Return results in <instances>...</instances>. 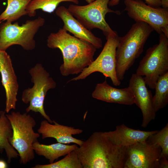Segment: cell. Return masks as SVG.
Returning a JSON list of instances; mask_svg holds the SVG:
<instances>
[{"mask_svg": "<svg viewBox=\"0 0 168 168\" xmlns=\"http://www.w3.org/2000/svg\"><path fill=\"white\" fill-rule=\"evenodd\" d=\"M147 4L155 7H161V0H144ZM121 0H110L108 3L109 6H114L118 5Z\"/></svg>", "mask_w": 168, "mask_h": 168, "instance_id": "d4e9b609", "label": "cell"}, {"mask_svg": "<svg viewBox=\"0 0 168 168\" xmlns=\"http://www.w3.org/2000/svg\"><path fill=\"white\" fill-rule=\"evenodd\" d=\"M118 35H110L106 37V42L97 58L85 68L77 77L68 81L85 79L93 73H102L106 77H109L113 84L119 86L121 82L118 79L116 72V51L119 44Z\"/></svg>", "mask_w": 168, "mask_h": 168, "instance_id": "9c48e42d", "label": "cell"}, {"mask_svg": "<svg viewBox=\"0 0 168 168\" xmlns=\"http://www.w3.org/2000/svg\"><path fill=\"white\" fill-rule=\"evenodd\" d=\"M161 152L147 140L127 147L123 168H159Z\"/></svg>", "mask_w": 168, "mask_h": 168, "instance_id": "8fae6325", "label": "cell"}, {"mask_svg": "<svg viewBox=\"0 0 168 168\" xmlns=\"http://www.w3.org/2000/svg\"><path fill=\"white\" fill-rule=\"evenodd\" d=\"M0 72L2 83L6 93L5 111L8 113L11 110L16 109L19 87L17 77L12 66L10 56L2 66Z\"/></svg>", "mask_w": 168, "mask_h": 168, "instance_id": "e0dca14e", "label": "cell"}, {"mask_svg": "<svg viewBox=\"0 0 168 168\" xmlns=\"http://www.w3.org/2000/svg\"><path fill=\"white\" fill-rule=\"evenodd\" d=\"M56 15L63 21V28L74 36L86 41L92 44L96 49L102 47L101 39L96 36L91 30L87 29L79 22L64 6L58 7L55 10Z\"/></svg>", "mask_w": 168, "mask_h": 168, "instance_id": "4fadbf2b", "label": "cell"}, {"mask_svg": "<svg viewBox=\"0 0 168 168\" xmlns=\"http://www.w3.org/2000/svg\"><path fill=\"white\" fill-rule=\"evenodd\" d=\"M153 30L148 24L136 21L124 36L119 37L116 51V72L119 80L124 79L126 71L142 53L144 45Z\"/></svg>", "mask_w": 168, "mask_h": 168, "instance_id": "3957f363", "label": "cell"}, {"mask_svg": "<svg viewBox=\"0 0 168 168\" xmlns=\"http://www.w3.org/2000/svg\"><path fill=\"white\" fill-rule=\"evenodd\" d=\"M7 167V165L4 161L0 160V168H6Z\"/></svg>", "mask_w": 168, "mask_h": 168, "instance_id": "f1b7e54d", "label": "cell"}, {"mask_svg": "<svg viewBox=\"0 0 168 168\" xmlns=\"http://www.w3.org/2000/svg\"><path fill=\"white\" fill-rule=\"evenodd\" d=\"M6 115L13 130L11 144L19 154L20 163L26 165L34 159L33 144L40 137V134L34 130L36 121L26 112L21 114L13 111Z\"/></svg>", "mask_w": 168, "mask_h": 168, "instance_id": "277c9868", "label": "cell"}, {"mask_svg": "<svg viewBox=\"0 0 168 168\" xmlns=\"http://www.w3.org/2000/svg\"><path fill=\"white\" fill-rule=\"evenodd\" d=\"M110 0H94L85 5L70 4L68 8L71 14L87 29H94L101 30L106 37L110 35L118 34L106 22V15L113 13L119 15V11L109 8L108 3Z\"/></svg>", "mask_w": 168, "mask_h": 168, "instance_id": "ba28073f", "label": "cell"}, {"mask_svg": "<svg viewBox=\"0 0 168 168\" xmlns=\"http://www.w3.org/2000/svg\"><path fill=\"white\" fill-rule=\"evenodd\" d=\"M161 4L162 7L168 8V0H161Z\"/></svg>", "mask_w": 168, "mask_h": 168, "instance_id": "83f0119b", "label": "cell"}, {"mask_svg": "<svg viewBox=\"0 0 168 168\" xmlns=\"http://www.w3.org/2000/svg\"><path fill=\"white\" fill-rule=\"evenodd\" d=\"M63 2H70L76 4H78L79 0H31L26 7L27 15L30 17L35 16L36 10H41L48 13H52L58 5Z\"/></svg>", "mask_w": 168, "mask_h": 168, "instance_id": "7402d4cb", "label": "cell"}, {"mask_svg": "<svg viewBox=\"0 0 168 168\" xmlns=\"http://www.w3.org/2000/svg\"><path fill=\"white\" fill-rule=\"evenodd\" d=\"M154 89L153 105L156 112L166 107L168 103V72L158 79Z\"/></svg>", "mask_w": 168, "mask_h": 168, "instance_id": "44dd1931", "label": "cell"}, {"mask_svg": "<svg viewBox=\"0 0 168 168\" xmlns=\"http://www.w3.org/2000/svg\"><path fill=\"white\" fill-rule=\"evenodd\" d=\"M86 0V1L87 3H89L94 1V0Z\"/></svg>", "mask_w": 168, "mask_h": 168, "instance_id": "f546056e", "label": "cell"}, {"mask_svg": "<svg viewBox=\"0 0 168 168\" xmlns=\"http://www.w3.org/2000/svg\"><path fill=\"white\" fill-rule=\"evenodd\" d=\"M45 23L41 16L33 20H27L19 25L6 21L0 26V50L5 51L13 45H18L27 50L34 49L36 46L34 37Z\"/></svg>", "mask_w": 168, "mask_h": 168, "instance_id": "8992f818", "label": "cell"}, {"mask_svg": "<svg viewBox=\"0 0 168 168\" xmlns=\"http://www.w3.org/2000/svg\"><path fill=\"white\" fill-rule=\"evenodd\" d=\"M2 22V21H0V24H1Z\"/></svg>", "mask_w": 168, "mask_h": 168, "instance_id": "4dcf8cb0", "label": "cell"}, {"mask_svg": "<svg viewBox=\"0 0 168 168\" xmlns=\"http://www.w3.org/2000/svg\"><path fill=\"white\" fill-rule=\"evenodd\" d=\"M168 72V37L159 35V42L147 50L136 70L147 85L154 89L159 78Z\"/></svg>", "mask_w": 168, "mask_h": 168, "instance_id": "5b68a950", "label": "cell"}, {"mask_svg": "<svg viewBox=\"0 0 168 168\" xmlns=\"http://www.w3.org/2000/svg\"><path fill=\"white\" fill-rule=\"evenodd\" d=\"M128 87L132 92L135 104L141 111L143 117L142 127L145 128L156 117L152 92L148 89L143 77L136 73L132 75Z\"/></svg>", "mask_w": 168, "mask_h": 168, "instance_id": "7c38bea8", "label": "cell"}, {"mask_svg": "<svg viewBox=\"0 0 168 168\" xmlns=\"http://www.w3.org/2000/svg\"><path fill=\"white\" fill-rule=\"evenodd\" d=\"M31 0H7L5 10L0 15V21L12 22L27 15L26 7Z\"/></svg>", "mask_w": 168, "mask_h": 168, "instance_id": "ffe728a7", "label": "cell"}, {"mask_svg": "<svg viewBox=\"0 0 168 168\" xmlns=\"http://www.w3.org/2000/svg\"><path fill=\"white\" fill-rule=\"evenodd\" d=\"M125 8L128 16L136 22H145L160 35L168 37V8L155 7L141 0H124Z\"/></svg>", "mask_w": 168, "mask_h": 168, "instance_id": "30bf717a", "label": "cell"}, {"mask_svg": "<svg viewBox=\"0 0 168 168\" xmlns=\"http://www.w3.org/2000/svg\"><path fill=\"white\" fill-rule=\"evenodd\" d=\"M62 159L45 165L37 164L33 168H83L76 150L66 154Z\"/></svg>", "mask_w": 168, "mask_h": 168, "instance_id": "603a6c76", "label": "cell"}, {"mask_svg": "<svg viewBox=\"0 0 168 168\" xmlns=\"http://www.w3.org/2000/svg\"><path fill=\"white\" fill-rule=\"evenodd\" d=\"M78 145H72L59 142L50 145L40 143L38 141L33 144L34 152L38 155L43 156L52 163L59 157L66 155L71 151L76 150Z\"/></svg>", "mask_w": 168, "mask_h": 168, "instance_id": "ac0fdd59", "label": "cell"}, {"mask_svg": "<svg viewBox=\"0 0 168 168\" xmlns=\"http://www.w3.org/2000/svg\"><path fill=\"white\" fill-rule=\"evenodd\" d=\"M168 159L165 157H161L159 168H168Z\"/></svg>", "mask_w": 168, "mask_h": 168, "instance_id": "4316f807", "label": "cell"}, {"mask_svg": "<svg viewBox=\"0 0 168 168\" xmlns=\"http://www.w3.org/2000/svg\"><path fill=\"white\" fill-rule=\"evenodd\" d=\"M53 123L54 124L49 123L46 120L40 122L37 131L41 135L43 139L53 138L58 142L65 144L73 143L79 146L82 144V140L74 138L72 135L81 134L83 132L82 130L60 124L54 120H53Z\"/></svg>", "mask_w": 168, "mask_h": 168, "instance_id": "5bb4252c", "label": "cell"}, {"mask_svg": "<svg viewBox=\"0 0 168 168\" xmlns=\"http://www.w3.org/2000/svg\"><path fill=\"white\" fill-rule=\"evenodd\" d=\"M150 143L158 145L161 148V158H168V124L161 130L150 136L147 139Z\"/></svg>", "mask_w": 168, "mask_h": 168, "instance_id": "cb8c5ba5", "label": "cell"}, {"mask_svg": "<svg viewBox=\"0 0 168 168\" xmlns=\"http://www.w3.org/2000/svg\"><path fill=\"white\" fill-rule=\"evenodd\" d=\"M92 96L95 99L108 103L126 105H131L135 103L132 92L128 87L116 88L109 85L106 80L97 84Z\"/></svg>", "mask_w": 168, "mask_h": 168, "instance_id": "9a60e30c", "label": "cell"}, {"mask_svg": "<svg viewBox=\"0 0 168 168\" xmlns=\"http://www.w3.org/2000/svg\"><path fill=\"white\" fill-rule=\"evenodd\" d=\"M157 131L133 129L122 124L116 126L114 131L102 132V133L115 144L126 147L146 140L150 136Z\"/></svg>", "mask_w": 168, "mask_h": 168, "instance_id": "2e32d148", "label": "cell"}, {"mask_svg": "<svg viewBox=\"0 0 168 168\" xmlns=\"http://www.w3.org/2000/svg\"><path fill=\"white\" fill-rule=\"evenodd\" d=\"M29 72L32 77L31 82L34 84L32 87L26 89L22 93L23 102L26 104L29 103L26 109V112L30 111L39 112L46 120L52 124L53 120L46 113L44 104L47 91L54 88L56 83L41 64H37L30 69Z\"/></svg>", "mask_w": 168, "mask_h": 168, "instance_id": "52a82bcc", "label": "cell"}, {"mask_svg": "<svg viewBox=\"0 0 168 168\" xmlns=\"http://www.w3.org/2000/svg\"><path fill=\"white\" fill-rule=\"evenodd\" d=\"M5 111H0V152L5 150L7 157V162H11L13 158H17L19 154L11 144L13 136V130L10 120Z\"/></svg>", "mask_w": 168, "mask_h": 168, "instance_id": "d6986e66", "label": "cell"}, {"mask_svg": "<svg viewBox=\"0 0 168 168\" xmlns=\"http://www.w3.org/2000/svg\"><path fill=\"white\" fill-rule=\"evenodd\" d=\"M9 56L5 51L0 50V71L2 66Z\"/></svg>", "mask_w": 168, "mask_h": 168, "instance_id": "484cf974", "label": "cell"}, {"mask_svg": "<svg viewBox=\"0 0 168 168\" xmlns=\"http://www.w3.org/2000/svg\"><path fill=\"white\" fill-rule=\"evenodd\" d=\"M76 149L83 168H123L126 147L96 132Z\"/></svg>", "mask_w": 168, "mask_h": 168, "instance_id": "7a4b0ae2", "label": "cell"}, {"mask_svg": "<svg viewBox=\"0 0 168 168\" xmlns=\"http://www.w3.org/2000/svg\"><path fill=\"white\" fill-rule=\"evenodd\" d=\"M47 46L61 51L63 63L59 70L64 77L81 73L94 61L97 49L90 43L71 35L63 28L49 35Z\"/></svg>", "mask_w": 168, "mask_h": 168, "instance_id": "6da1fadb", "label": "cell"}]
</instances>
